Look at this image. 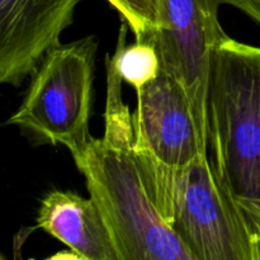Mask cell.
<instances>
[{
	"instance_id": "1",
	"label": "cell",
	"mask_w": 260,
	"mask_h": 260,
	"mask_svg": "<svg viewBox=\"0 0 260 260\" xmlns=\"http://www.w3.org/2000/svg\"><path fill=\"white\" fill-rule=\"evenodd\" d=\"M106 129L71 150L89 197L101 211L118 260H194L167 225L142 179L135 155V123L122 84L107 85Z\"/></svg>"
},
{
	"instance_id": "2",
	"label": "cell",
	"mask_w": 260,
	"mask_h": 260,
	"mask_svg": "<svg viewBox=\"0 0 260 260\" xmlns=\"http://www.w3.org/2000/svg\"><path fill=\"white\" fill-rule=\"evenodd\" d=\"M135 155L150 200L194 260H260L255 234L207 154L184 167Z\"/></svg>"
},
{
	"instance_id": "3",
	"label": "cell",
	"mask_w": 260,
	"mask_h": 260,
	"mask_svg": "<svg viewBox=\"0 0 260 260\" xmlns=\"http://www.w3.org/2000/svg\"><path fill=\"white\" fill-rule=\"evenodd\" d=\"M211 162L238 202L260 200V47L223 36L211 56Z\"/></svg>"
},
{
	"instance_id": "4",
	"label": "cell",
	"mask_w": 260,
	"mask_h": 260,
	"mask_svg": "<svg viewBox=\"0 0 260 260\" xmlns=\"http://www.w3.org/2000/svg\"><path fill=\"white\" fill-rule=\"evenodd\" d=\"M96 50V38L88 36L48 51L7 124L45 144L63 145L69 151L85 144L90 137Z\"/></svg>"
},
{
	"instance_id": "5",
	"label": "cell",
	"mask_w": 260,
	"mask_h": 260,
	"mask_svg": "<svg viewBox=\"0 0 260 260\" xmlns=\"http://www.w3.org/2000/svg\"><path fill=\"white\" fill-rule=\"evenodd\" d=\"M220 5V0H160L159 25L144 40L156 48L161 73L184 89L205 151L211 56L226 35L218 20Z\"/></svg>"
},
{
	"instance_id": "6",
	"label": "cell",
	"mask_w": 260,
	"mask_h": 260,
	"mask_svg": "<svg viewBox=\"0 0 260 260\" xmlns=\"http://www.w3.org/2000/svg\"><path fill=\"white\" fill-rule=\"evenodd\" d=\"M81 0H0V83L18 88L74 20Z\"/></svg>"
},
{
	"instance_id": "7",
	"label": "cell",
	"mask_w": 260,
	"mask_h": 260,
	"mask_svg": "<svg viewBox=\"0 0 260 260\" xmlns=\"http://www.w3.org/2000/svg\"><path fill=\"white\" fill-rule=\"evenodd\" d=\"M134 123L135 151L161 164L184 167L198 155L207 154L184 89L167 74L160 73L137 93Z\"/></svg>"
},
{
	"instance_id": "8",
	"label": "cell",
	"mask_w": 260,
	"mask_h": 260,
	"mask_svg": "<svg viewBox=\"0 0 260 260\" xmlns=\"http://www.w3.org/2000/svg\"><path fill=\"white\" fill-rule=\"evenodd\" d=\"M36 226L83 260H118L94 201L73 190L53 189L41 200Z\"/></svg>"
},
{
	"instance_id": "9",
	"label": "cell",
	"mask_w": 260,
	"mask_h": 260,
	"mask_svg": "<svg viewBox=\"0 0 260 260\" xmlns=\"http://www.w3.org/2000/svg\"><path fill=\"white\" fill-rule=\"evenodd\" d=\"M128 24L123 20L119 28L117 48L109 56L112 63L122 80L134 86L139 93L145 85L151 83L161 73L160 58L154 45L147 41H135L132 45L126 46Z\"/></svg>"
},
{
	"instance_id": "10",
	"label": "cell",
	"mask_w": 260,
	"mask_h": 260,
	"mask_svg": "<svg viewBox=\"0 0 260 260\" xmlns=\"http://www.w3.org/2000/svg\"><path fill=\"white\" fill-rule=\"evenodd\" d=\"M128 24L135 41H144L159 25L160 0H107Z\"/></svg>"
},
{
	"instance_id": "11",
	"label": "cell",
	"mask_w": 260,
	"mask_h": 260,
	"mask_svg": "<svg viewBox=\"0 0 260 260\" xmlns=\"http://www.w3.org/2000/svg\"><path fill=\"white\" fill-rule=\"evenodd\" d=\"M240 207L243 208L254 234H255L256 241L259 246L260 254V200L258 201H246V202H239Z\"/></svg>"
},
{
	"instance_id": "12",
	"label": "cell",
	"mask_w": 260,
	"mask_h": 260,
	"mask_svg": "<svg viewBox=\"0 0 260 260\" xmlns=\"http://www.w3.org/2000/svg\"><path fill=\"white\" fill-rule=\"evenodd\" d=\"M220 2L221 4L236 8L260 25V0H220Z\"/></svg>"
}]
</instances>
